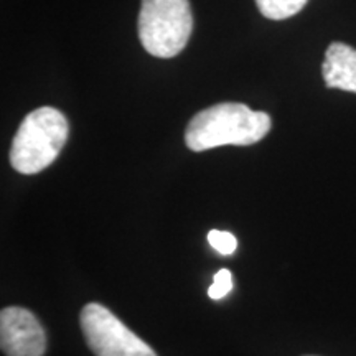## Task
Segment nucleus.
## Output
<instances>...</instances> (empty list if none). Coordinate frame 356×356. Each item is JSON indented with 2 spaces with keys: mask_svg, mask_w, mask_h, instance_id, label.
I'll return each instance as SVG.
<instances>
[{
  "mask_svg": "<svg viewBox=\"0 0 356 356\" xmlns=\"http://www.w3.org/2000/svg\"><path fill=\"white\" fill-rule=\"evenodd\" d=\"M269 114L239 102H221L203 109L188 122L185 142L193 152L221 145H252L270 131Z\"/></svg>",
  "mask_w": 356,
  "mask_h": 356,
  "instance_id": "f257e3e1",
  "label": "nucleus"
},
{
  "mask_svg": "<svg viewBox=\"0 0 356 356\" xmlns=\"http://www.w3.org/2000/svg\"><path fill=\"white\" fill-rule=\"evenodd\" d=\"M70 126L65 114L55 108H38L20 124L13 137L10 163L24 175H35L55 162L66 140Z\"/></svg>",
  "mask_w": 356,
  "mask_h": 356,
  "instance_id": "f03ea898",
  "label": "nucleus"
},
{
  "mask_svg": "<svg viewBox=\"0 0 356 356\" xmlns=\"http://www.w3.org/2000/svg\"><path fill=\"white\" fill-rule=\"evenodd\" d=\"M193 32L188 0H142L139 38L147 53L173 58L184 51Z\"/></svg>",
  "mask_w": 356,
  "mask_h": 356,
  "instance_id": "7ed1b4c3",
  "label": "nucleus"
},
{
  "mask_svg": "<svg viewBox=\"0 0 356 356\" xmlns=\"http://www.w3.org/2000/svg\"><path fill=\"white\" fill-rule=\"evenodd\" d=\"M81 328L84 340L96 356H157L113 312L99 304L84 307Z\"/></svg>",
  "mask_w": 356,
  "mask_h": 356,
  "instance_id": "20e7f679",
  "label": "nucleus"
},
{
  "mask_svg": "<svg viewBox=\"0 0 356 356\" xmlns=\"http://www.w3.org/2000/svg\"><path fill=\"white\" fill-rule=\"evenodd\" d=\"M0 345L7 356H43L47 335L32 312L7 307L0 314Z\"/></svg>",
  "mask_w": 356,
  "mask_h": 356,
  "instance_id": "39448f33",
  "label": "nucleus"
},
{
  "mask_svg": "<svg viewBox=\"0 0 356 356\" xmlns=\"http://www.w3.org/2000/svg\"><path fill=\"white\" fill-rule=\"evenodd\" d=\"M322 74L327 88L356 92V50L335 42L327 48Z\"/></svg>",
  "mask_w": 356,
  "mask_h": 356,
  "instance_id": "423d86ee",
  "label": "nucleus"
},
{
  "mask_svg": "<svg viewBox=\"0 0 356 356\" xmlns=\"http://www.w3.org/2000/svg\"><path fill=\"white\" fill-rule=\"evenodd\" d=\"M309 0H256L262 15L270 20H284L299 13Z\"/></svg>",
  "mask_w": 356,
  "mask_h": 356,
  "instance_id": "0eeeda50",
  "label": "nucleus"
},
{
  "mask_svg": "<svg viewBox=\"0 0 356 356\" xmlns=\"http://www.w3.org/2000/svg\"><path fill=\"white\" fill-rule=\"evenodd\" d=\"M208 243L222 256H231L236 251V248H238V241H236L234 234H231L229 231L211 229L208 233Z\"/></svg>",
  "mask_w": 356,
  "mask_h": 356,
  "instance_id": "6e6552de",
  "label": "nucleus"
},
{
  "mask_svg": "<svg viewBox=\"0 0 356 356\" xmlns=\"http://www.w3.org/2000/svg\"><path fill=\"white\" fill-rule=\"evenodd\" d=\"M233 289V274L228 269H220L215 275V280L208 289V296L213 300H220L222 297H226Z\"/></svg>",
  "mask_w": 356,
  "mask_h": 356,
  "instance_id": "1a4fd4ad",
  "label": "nucleus"
}]
</instances>
